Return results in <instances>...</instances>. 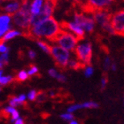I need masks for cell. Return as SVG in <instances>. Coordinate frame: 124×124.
Wrapping results in <instances>:
<instances>
[{"label":"cell","instance_id":"5bb4252c","mask_svg":"<svg viewBox=\"0 0 124 124\" xmlns=\"http://www.w3.org/2000/svg\"><path fill=\"white\" fill-rule=\"evenodd\" d=\"M21 4L20 2H18V1H14V2L13 3H10V4H8V5H6L4 7V11L5 12H6V13H8V14H14V13H16L17 12H18L20 9H21Z\"/></svg>","mask_w":124,"mask_h":124},{"label":"cell","instance_id":"484cf974","mask_svg":"<svg viewBox=\"0 0 124 124\" xmlns=\"http://www.w3.org/2000/svg\"><path fill=\"white\" fill-rule=\"evenodd\" d=\"M93 72H94V70H93V68L91 67V66L86 67L85 69H84V75H85L86 77H90V76H91Z\"/></svg>","mask_w":124,"mask_h":124},{"label":"cell","instance_id":"4316f807","mask_svg":"<svg viewBox=\"0 0 124 124\" xmlns=\"http://www.w3.org/2000/svg\"><path fill=\"white\" fill-rule=\"evenodd\" d=\"M107 82H108L107 75H106V74H104L103 77H102V80H101V89H102V90H104V89L106 88Z\"/></svg>","mask_w":124,"mask_h":124},{"label":"cell","instance_id":"83f0119b","mask_svg":"<svg viewBox=\"0 0 124 124\" xmlns=\"http://www.w3.org/2000/svg\"><path fill=\"white\" fill-rule=\"evenodd\" d=\"M9 52V48L4 43H0V53H7Z\"/></svg>","mask_w":124,"mask_h":124},{"label":"cell","instance_id":"4fadbf2b","mask_svg":"<svg viewBox=\"0 0 124 124\" xmlns=\"http://www.w3.org/2000/svg\"><path fill=\"white\" fill-rule=\"evenodd\" d=\"M44 0H33L30 5V13L32 15H37L41 13L44 6Z\"/></svg>","mask_w":124,"mask_h":124},{"label":"cell","instance_id":"1f68e13d","mask_svg":"<svg viewBox=\"0 0 124 124\" xmlns=\"http://www.w3.org/2000/svg\"><path fill=\"white\" fill-rule=\"evenodd\" d=\"M36 52H34V51H29V57L30 58L31 60H33V59H35L36 58Z\"/></svg>","mask_w":124,"mask_h":124},{"label":"cell","instance_id":"3957f363","mask_svg":"<svg viewBox=\"0 0 124 124\" xmlns=\"http://www.w3.org/2000/svg\"><path fill=\"white\" fill-rule=\"evenodd\" d=\"M93 20L98 24H99L104 31L110 35H114V31L111 25V19L113 13L109 11V9H103V10L96 11L92 13Z\"/></svg>","mask_w":124,"mask_h":124},{"label":"cell","instance_id":"603a6c76","mask_svg":"<svg viewBox=\"0 0 124 124\" xmlns=\"http://www.w3.org/2000/svg\"><path fill=\"white\" fill-rule=\"evenodd\" d=\"M60 118L65 121H68V122H71L74 120L75 116H74V114H71V113H66V114H63L60 115Z\"/></svg>","mask_w":124,"mask_h":124},{"label":"cell","instance_id":"836d02e7","mask_svg":"<svg viewBox=\"0 0 124 124\" xmlns=\"http://www.w3.org/2000/svg\"><path fill=\"white\" fill-rule=\"evenodd\" d=\"M69 124H79V122H76V121H74V120H73V121H71V122H69Z\"/></svg>","mask_w":124,"mask_h":124},{"label":"cell","instance_id":"e575fe53","mask_svg":"<svg viewBox=\"0 0 124 124\" xmlns=\"http://www.w3.org/2000/svg\"><path fill=\"white\" fill-rule=\"evenodd\" d=\"M111 68L113 70H114V71H115V70H116V66H115V64H113V65H112Z\"/></svg>","mask_w":124,"mask_h":124},{"label":"cell","instance_id":"7402d4cb","mask_svg":"<svg viewBox=\"0 0 124 124\" xmlns=\"http://www.w3.org/2000/svg\"><path fill=\"white\" fill-rule=\"evenodd\" d=\"M37 96H38V92L35 90H32L29 92L28 94V98L30 101H35L36 100V98H37Z\"/></svg>","mask_w":124,"mask_h":124},{"label":"cell","instance_id":"4dcf8cb0","mask_svg":"<svg viewBox=\"0 0 124 124\" xmlns=\"http://www.w3.org/2000/svg\"><path fill=\"white\" fill-rule=\"evenodd\" d=\"M57 79H58V81H59V82H60V83H65V82L67 81V77H66L63 74H59Z\"/></svg>","mask_w":124,"mask_h":124},{"label":"cell","instance_id":"d6986e66","mask_svg":"<svg viewBox=\"0 0 124 124\" xmlns=\"http://www.w3.org/2000/svg\"><path fill=\"white\" fill-rule=\"evenodd\" d=\"M13 81V77L12 75H3V70H0V85H7Z\"/></svg>","mask_w":124,"mask_h":124},{"label":"cell","instance_id":"9a60e30c","mask_svg":"<svg viewBox=\"0 0 124 124\" xmlns=\"http://www.w3.org/2000/svg\"><path fill=\"white\" fill-rule=\"evenodd\" d=\"M25 101H26V96L22 94V95H20L19 97H11L10 99H9V104H10V106H13L15 108L16 106L24 105Z\"/></svg>","mask_w":124,"mask_h":124},{"label":"cell","instance_id":"ba28073f","mask_svg":"<svg viewBox=\"0 0 124 124\" xmlns=\"http://www.w3.org/2000/svg\"><path fill=\"white\" fill-rule=\"evenodd\" d=\"M74 20L75 23L79 25L84 31L88 32V33H92L95 29V21L93 18L88 17L83 13H77L75 12L74 14Z\"/></svg>","mask_w":124,"mask_h":124},{"label":"cell","instance_id":"d590c367","mask_svg":"<svg viewBox=\"0 0 124 124\" xmlns=\"http://www.w3.org/2000/svg\"><path fill=\"white\" fill-rule=\"evenodd\" d=\"M47 1H50V2L53 3L54 5H56V4H57V1H58V0H47Z\"/></svg>","mask_w":124,"mask_h":124},{"label":"cell","instance_id":"d4e9b609","mask_svg":"<svg viewBox=\"0 0 124 124\" xmlns=\"http://www.w3.org/2000/svg\"><path fill=\"white\" fill-rule=\"evenodd\" d=\"M37 73H38V68H37L35 65H31L30 67H29V71H28V74H29V75L32 76V75H36Z\"/></svg>","mask_w":124,"mask_h":124},{"label":"cell","instance_id":"2e32d148","mask_svg":"<svg viewBox=\"0 0 124 124\" xmlns=\"http://www.w3.org/2000/svg\"><path fill=\"white\" fill-rule=\"evenodd\" d=\"M67 67L69 68H72V69L75 70H80L83 69V68H85L86 66L84 64H83L81 61H79L78 60H75V59H71L68 62V66Z\"/></svg>","mask_w":124,"mask_h":124},{"label":"cell","instance_id":"cb8c5ba5","mask_svg":"<svg viewBox=\"0 0 124 124\" xmlns=\"http://www.w3.org/2000/svg\"><path fill=\"white\" fill-rule=\"evenodd\" d=\"M112 65H113V63H112L111 59L109 57H106V59H105V61H104V69L106 70V71L109 70L111 68Z\"/></svg>","mask_w":124,"mask_h":124},{"label":"cell","instance_id":"f546056e","mask_svg":"<svg viewBox=\"0 0 124 124\" xmlns=\"http://www.w3.org/2000/svg\"><path fill=\"white\" fill-rule=\"evenodd\" d=\"M49 75L52 76V77H54V78H57L58 75H59V73L57 72V70L54 69V68H51L49 70Z\"/></svg>","mask_w":124,"mask_h":124},{"label":"cell","instance_id":"30bf717a","mask_svg":"<svg viewBox=\"0 0 124 124\" xmlns=\"http://www.w3.org/2000/svg\"><path fill=\"white\" fill-rule=\"evenodd\" d=\"M60 28L63 30H67L73 35H75L79 41L83 40L84 36H85V31L83 30L79 25L75 23V22H68V21H61L60 22Z\"/></svg>","mask_w":124,"mask_h":124},{"label":"cell","instance_id":"f1b7e54d","mask_svg":"<svg viewBox=\"0 0 124 124\" xmlns=\"http://www.w3.org/2000/svg\"><path fill=\"white\" fill-rule=\"evenodd\" d=\"M19 118H20V114H19V112L17 111V110H15V111H14L13 114H12V115H11V121H12V122H16V121H17Z\"/></svg>","mask_w":124,"mask_h":124},{"label":"cell","instance_id":"44dd1931","mask_svg":"<svg viewBox=\"0 0 124 124\" xmlns=\"http://www.w3.org/2000/svg\"><path fill=\"white\" fill-rule=\"evenodd\" d=\"M8 61H9V52L3 53L0 56V69L2 70L3 67H5L8 64Z\"/></svg>","mask_w":124,"mask_h":124},{"label":"cell","instance_id":"9c48e42d","mask_svg":"<svg viewBox=\"0 0 124 124\" xmlns=\"http://www.w3.org/2000/svg\"><path fill=\"white\" fill-rule=\"evenodd\" d=\"M111 25L114 31V35L124 36V9L118 11L113 14Z\"/></svg>","mask_w":124,"mask_h":124},{"label":"cell","instance_id":"8992f818","mask_svg":"<svg viewBox=\"0 0 124 124\" xmlns=\"http://www.w3.org/2000/svg\"><path fill=\"white\" fill-rule=\"evenodd\" d=\"M75 53L79 61L85 65L86 67L91 66L92 58V46L90 42L78 44L75 50Z\"/></svg>","mask_w":124,"mask_h":124},{"label":"cell","instance_id":"7c38bea8","mask_svg":"<svg viewBox=\"0 0 124 124\" xmlns=\"http://www.w3.org/2000/svg\"><path fill=\"white\" fill-rule=\"evenodd\" d=\"M98 107V104L92 102V101H89V102H85L83 104H77V105H72L67 108V113H71L73 114V112L79 110V109L83 108H97Z\"/></svg>","mask_w":124,"mask_h":124},{"label":"cell","instance_id":"8fae6325","mask_svg":"<svg viewBox=\"0 0 124 124\" xmlns=\"http://www.w3.org/2000/svg\"><path fill=\"white\" fill-rule=\"evenodd\" d=\"M12 16L10 14L0 15V41L2 40L5 34L10 30V23Z\"/></svg>","mask_w":124,"mask_h":124},{"label":"cell","instance_id":"d6a6232c","mask_svg":"<svg viewBox=\"0 0 124 124\" xmlns=\"http://www.w3.org/2000/svg\"><path fill=\"white\" fill-rule=\"evenodd\" d=\"M14 124H24V122H23V120H22V119L19 118V119L17 120L15 122H14Z\"/></svg>","mask_w":124,"mask_h":124},{"label":"cell","instance_id":"7a4b0ae2","mask_svg":"<svg viewBox=\"0 0 124 124\" xmlns=\"http://www.w3.org/2000/svg\"><path fill=\"white\" fill-rule=\"evenodd\" d=\"M21 9L16 13H14L12 17H13V23L15 24V26L24 29V32H28L31 29L30 19L32 15L30 13L29 0H21Z\"/></svg>","mask_w":124,"mask_h":124},{"label":"cell","instance_id":"8d00e7d4","mask_svg":"<svg viewBox=\"0 0 124 124\" xmlns=\"http://www.w3.org/2000/svg\"><path fill=\"white\" fill-rule=\"evenodd\" d=\"M0 91H1V88H0Z\"/></svg>","mask_w":124,"mask_h":124},{"label":"cell","instance_id":"ac0fdd59","mask_svg":"<svg viewBox=\"0 0 124 124\" xmlns=\"http://www.w3.org/2000/svg\"><path fill=\"white\" fill-rule=\"evenodd\" d=\"M36 44H37V45H38L44 52H46L48 54H51L52 46H51L49 44H47V43L42 41V40H39V39H36Z\"/></svg>","mask_w":124,"mask_h":124},{"label":"cell","instance_id":"5b68a950","mask_svg":"<svg viewBox=\"0 0 124 124\" xmlns=\"http://www.w3.org/2000/svg\"><path fill=\"white\" fill-rule=\"evenodd\" d=\"M51 55L53 58L55 63L58 67L65 69L68 66V62L70 60V53L68 51L59 45H53L51 50Z\"/></svg>","mask_w":124,"mask_h":124},{"label":"cell","instance_id":"ffe728a7","mask_svg":"<svg viewBox=\"0 0 124 124\" xmlns=\"http://www.w3.org/2000/svg\"><path fill=\"white\" fill-rule=\"evenodd\" d=\"M29 74L27 71L25 70H21L20 72L17 74V76H16V81L18 82H25V81L29 78Z\"/></svg>","mask_w":124,"mask_h":124},{"label":"cell","instance_id":"52a82bcc","mask_svg":"<svg viewBox=\"0 0 124 124\" xmlns=\"http://www.w3.org/2000/svg\"><path fill=\"white\" fill-rule=\"evenodd\" d=\"M114 0H84L80 5L81 9L86 13H91L98 10L107 9Z\"/></svg>","mask_w":124,"mask_h":124},{"label":"cell","instance_id":"277c9868","mask_svg":"<svg viewBox=\"0 0 124 124\" xmlns=\"http://www.w3.org/2000/svg\"><path fill=\"white\" fill-rule=\"evenodd\" d=\"M78 42H79V40L75 35H73L72 33H70L67 30L62 29L60 32V34L57 36V37L55 38L53 43H56L57 44H59V46L64 48L65 50H67L68 52L69 51L70 52H75Z\"/></svg>","mask_w":124,"mask_h":124},{"label":"cell","instance_id":"e0dca14e","mask_svg":"<svg viewBox=\"0 0 124 124\" xmlns=\"http://www.w3.org/2000/svg\"><path fill=\"white\" fill-rule=\"evenodd\" d=\"M21 35H22L21 32H20V31H18V30H15V29H13V30H9L7 33L4 36V37H3L2 40L0 41V43H5V41L11 40V39L14 38V37H16V36H21Z\"/></svg>","mask_w":124,"mask_h":124},{"label":"cell","instance_id":"6da1fadb","mask_svg":"<svg viewBox=\"0 0 124 124\" xmlns=\"http://www.w3.org/2000/svg\"><path fill=\"white\" fill-rule=\"evenodd\" d=\"M61 30L60 24L53 17H50L31 27V39L44 37L49 41L54 42L55 38Z\"/></svg>","mask_w":124,"mask_h":124}]
</instances>
